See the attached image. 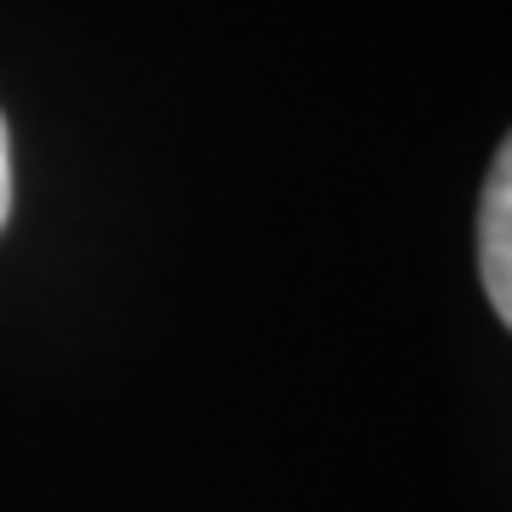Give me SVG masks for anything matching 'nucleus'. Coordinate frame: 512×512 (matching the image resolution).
Masks as SVG:
<instances>
[{"label": "nucleus", "mask_w": 512, "mask_h": 512, "mask_svg": "<svg viewBox=\"0 0 512 512\" xmlns=\"http://www.w3.org/2000/svg\"><path fill=\"white\" fill-rule=\"evenodd\" d=\"M478 274H484V296L501 325H512V154H495V171L484 183V205H478Z\"/></svg>", "instance_id": "f257e3e1"}, {"label": "nucleus", "mask_w": 512, "mask_h": 512, "mask_svg": "<svg viewBox=\"0 0 512 512\" xmlns=\"http://www.w3.org/2000/svg\"><path fill=\"white\" fill-rule=\"evenodd\" d=\"M12 211V148H6V120H0V228Z\"/></svg>", "instance_id": "f03ea898"}]
</instances>
